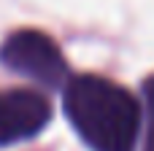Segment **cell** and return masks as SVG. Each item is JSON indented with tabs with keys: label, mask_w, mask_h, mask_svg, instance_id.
Segmentation results:
<instances>
[{
	"label": "cell",
	"mask_w": 154,
	"mask_h": 151,
	"mask_svg": "<svg viewBox=\"0 0 154 151\" xmlns=\"http://www.w3.org/2000/svg\"><path fill=\"white\" fill-rule=\"evenodd\" d=\"M65 113L92 151H135L143 116L125 86L100 76H79L65 86Z\"/></svg>",
	"instance_id": "6da1fadb"
},
{
	"label": "cell",
	"mask_w": 154,
	"mask_h": 151,
	"mask_svg": "<svg viewBox=\"0 0 154 151\" xmlns=\"http://www.w3.org/2000/svg\"><path fill=\"white\" fill-rule=\"evenodd\" d=\"M0 59L5 68L32 78L41 86H49V89L68 86V62L46 32L19 30L8 35L0 49Z\"/></svg>",
	"instance_id": "7a4b0ae2"
},
{
	"label": "cell",
	"mask_w": 154,
	"mask_h": 151,
	"mask_svg": "<svg viewBox=\"0 0 154 151\" xmlns=\"http://www.w3.org/2000/svg\"><path fill=\"white\" fill-rule=\"evenodd\" d=\"M51 119L49 100L35 89L0 92V146L35 138Z\"/></svg>",
	"instance_id": "3957f363"
},
{
	"label": "cell",
	"mask_w": 154,
	"mask_h": 151,
	"mask_svg": "<svg viewBox=\"0 0 154 151\" xmlns=\"http://www.w3.org/2000/svg\"><path fill=\"white\" fill-rule=\"evenodd\" d=\"M143 92H146V108H149V113H146V146H143V151H154V76L146 81Z\"/></svg>",
	"instance_id": "277c9868"
}]
</instances>
